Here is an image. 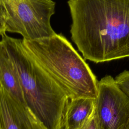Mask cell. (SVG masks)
<instances>
[{"mask_svg": "<svg viewBox=\"0 0 129 129\" xmlns=\"http://www.w3.org/2000/svg\"><path fill=\"white\" fill-rule=\"evenodd\" d=\"M71 39L85 60L129 57V0H68Z\"/></svg>", "mask_w": 129, "mask_h": 129, "instance_id": "6da1fadb", "label": "cell"}, {"mask_svg": "<svg viewBox=\"0 0 129 129\" xmlns=\"http://www.w3.org/2000/svg\"><path fill=\"white\" fill-rule=\"evenodd\" d=\"M1 38L17 72L27 106L45 129H63L70 99L67 92L28 53L22 39L6 33Z\"/></svg>", "mask_w": 129, "mask_h": 129, "instance_id": "7a4b0ae2", "label": "cell"}, {"mask_svg": "<svg viewBox=\"0 0 129 129\" xmlns=\"http://www.w3.org/2000/svg\"><path fill=\"white\" fill-rule=\"evenodd\" d=\"M34 60L67 92L70 98L96 99L98 81L85 59L61 34L34 40L22 39Z\"/></svg>", "mask_w": 129, "mask_h": 129, "instance_id": "3957f363", "label": "cell"}, {"mask_svg": "<svg viewBox=\"0 0 129 129\" xmlns=\"http://www.w3.org/2000/svg\"><path fill=\"white\" fill-rule=\"evenodd\" d=\"M5 12L6 32L17 33L26 40L51 36L56 33L50 19L55 13L52 0H0Z\"/></svg>", "mask_w": 129, "mask_h": 129, "instance_id": "277c9868", "label": "cell"}, {"mask_svg": "<svg viewBox=\"0 0 129 129\" xmlns=\"http://www.w3.org/2000/svg\"><path fill=\"white\" fill-rule=\"evenodd\" d=\"M94 115L99 129H125L129 123V98L111 76L98 81Z\"/></svg>", "mask_w": 129, "mask_h": 129, "instance_id": "5b68a950", "label": "cell"}, {"mask_svg": "<svg viewBox=\"0 0 129 129\" xmlns=\"http://www.w3.org/2000/svg\"><path fill=\"white\" fill-rule=\"evenodd\" d=\"M0 129H45L27 105L0 86Z\"/></svg>", "mask_w": 129, "mask_h": 129, "instance_id": "8992f818", "label": "cell"}, {"mask_svg": "<svg viewBox=\"0 0 129 129\" xmlns=\"http://www.w3.org/2000/svg\"><path fill=\"white\" fill-rule=\"evenodd\" d=\"M95 99L86 97L70 98L63 120V129H81L93 117Z\"/></svg>", "mask_w": 129, "mask_h": 129, "instance_id": "52a82bcc", "label": "cell"}, {"mask_svg": "<svg viewBox=\"0 0 129 129\" xmlns=\"http://www.w3.org/2000/svg\"><path fill=\"white\" fill-rule=\"evenodd\" d=\"M0 86L26 104L17 72L0 40Z\"/></svg>", "mask_w": 129, "mask_h": 129, "instance_id": "ba28073f", "label": "cell"}, {"mask_svg": "<svg viewBox=\"0 0 129 129\" xmlns=\"http://www.w3.org/2000/svg\"><path fill=\"white\" fill-rule=\"evenodd\" d=\"M114 80L119 88L129 98V71L125 70L120 73Z\"/></svg>", "mask_w": 129, "mask_h": 129, "instance_id": "9c48e42d", "label": "cell"}, {"mask_svg": "<svg viewBox=\"0 0 129 129\" xmlns=\"http://www.w3.org/2000/svg\"><path fill=\"white\" fill-rule=\"evenodd\" d=\"M7 17L0 1V36L6 33Z\"/></svg>", "mask_w": 129, "mask_h": 129, "instance_id": "30bf717a", "label": "cell"}, {"mask_svg": "<svg viewBox=\"0 0 129 129\" xmlns=\"http://www.w3.org/2000/svg\"><path fill=\"white\" fill-rule=\"evenodd\" d=\"M81 129H99L95 115H94L89 121Z\"/></svg>", "mask_w": 129, "mask_h": 129, "instance_id": "8fae6325", "label": "cell"}, {"mask_svg": "<svg viewBox=\"0 0 129 129\" xmlns=\"http://www.w3.org/2000/svg\"><path fill=\"white\" fill-rule=\"evenodd\" d=\"M125 129H129V123H128V124L127 125V127H126Z\"/></svg>", "mask_w": 129, "mask_h": 129, "instance_id": "7c38bea8", "label": "cell"}]
</instances>
